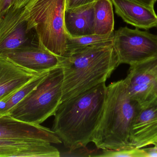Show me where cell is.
<instances>
[{
  "label": "cell",
  "mask_w": 157,
  "mask_h": 157,
  "mask_svg": "<svg viewBox=\"0 0 157 157\" xmlns=\"http://www.w3.org/2000/svg\"><path fill=\"white\" fill-rule=\"evenodd\" d=\"M105 83L61 102L52 131L70 150L86 147L98 126L106 98Z\"/></svg>",
  "instance_id": "obj_1"
},
{
  "label": "cell",
  "mask_w": 157,
  "mask_h": 157,
  "mask_svg": "<svg viewBox=\"0 0 157 157\" xmlns=\"http://www.w3.org/2000/svg\"><path fill=\"white\" fill-rule=\"evenodd\" d=\"M120 64L113 43L94 45L60 57L63 75L61 103L105 83Z\"/></svg>",
  "instance_id": "obj_2"
},
{
  "label": "cell",
  "mask_w": 157,
  "mask_h": 157,
  "mask_svg": "<svg viewBox=\"0 0 157 157\" xmlns=\"http://www.w3.org/2000/svg\"><path fill=\"white\" fill-rule=\"evenodd\" d=\"M140 108L130 96L124 79L110 84L91 142L101 150L131 147L132 126Z\"/></svg>",
  "instance_id": "obj_3"
},
{
  "label": "cell",
  "mask_w": 157,
  "mask_h": 157,
  "mask_svg": "<svg viewBox=\"0 0 157 157\" xmlns=\"http://www.w3.org/2000/svg\"><path fill=\"white\" fill-rule=\"evenodd\" d=\"M66 6V0H37L29 8H22L28 30L35 32L39 45L60 57L67 51Z\"/></svg>",
  "instance_id": "obj_4"
},
{
  "label": "cell",
  "mask_w": 157,
  "mask_h": 157,
  "mask_svg": "<svg viewBox=\"0 0 157 157\" xmlns=\"http://www.w3.org/2000/svg\"><path fill=\"white\" fill-rule=\"evenodd\" d=\"M63 78L60 65L51 70L8 115L18 120L36 124H40L54 116L61 101Z\"/></svg>",
  "instance_id": "obj_5"
},
{
  "label": "cell",
  "mask_w": 157,
  "mask_h": 157,
  "mask_svg": "<svg viewBox=\"0 0 157 157\" xmlns=\"http://www.w3.org/2000/svg\"><path fill=\"white\" fill-rule=\"evenodd\" d=\"M113 45L121 64L130 65L157 55V35L121 27L114 31Z\"/></svg>",
  "instance_id": "obj_6"
},
{
  "label": "cell",
  "mask_w": 157,
  "mask_h": 157,
  "mask_svg": "<svg viewBox=\"0 0 157 157\" xmlns=\"http://www.w3.org/2000/svg\"><path fill=\"white\" fill-rule=\"evenodd\" d=\"M132 99L141 108L157 102V55L130 65L124 79Z\"/></svg>",
  "instance_id": "obj_7"
},
{
  "label": "cell",
  "mask_w": 157,
  "mask_h": 157,
  "mask_svg": "<svg viewBox=\"0 0 157 157\" xmlns=\"http://www.w3.org/2000/svg\"><path fill=\"white\" fill-rule=\"evenodd\" d=\"M32 32L28 30L27 21L23 16L22 8L12 6L0 18V55L37 42L31 39Z\"/></svg>",
  "instance_id": "obj_8"
},
{
  "label": "cell",
  "mask_w": 157,
  "mask_h": 157,
  "mask_svg": "<svg viewBox=\"0 0 157 157\" xmlns=\"http://www.w3.org/2000/svg\"><path fill=\"white\" fill-rule=\"evenodd\" d=\"M0 140L42 141L59 144L61 140L52 130L18 120L9 115H0Z\"/></svg>",
  "instance_id": "obj_9"
},
{
  "label": "cell",
  "mask_w": 157,
  "mask_h": 157,
  "mask_svg": "<svg viewBox=\"0 0 157 157\" xmlns=\"http://www.w3.org/2000/svg\"><path fill=\"white\" fill-rule=\"evenodd\" d=\"M0 57L39 74L51 71L60 65V57L40 46L38 43L25 45L2 53Z\"/></svg>",
  "instance_id": "obj_10"
},
{
  "label": "cell",
  "mask_w": 157,
  "mask_h": 157,
  "mask_svg": "<svg viewBox=\"0 0 157 157\" xmlns=\"http://www.w3.org/2000/svg\"><path fill=\"white\" fill-rule=\"evenodd\" d=\"M157 143V102L140 108L132 126L131 147L144 148Z\"/></svg>",
  "instance_id": "obj_11"
},
{
  "label": "cell",
  "mask_w": 157,
  "mask_h": 157,
  "mask_svg": "<svg viewBox=\"0 0 157 157\" xmlns=\"http://www.w3.org/2000/svg\"><path fill=\"white\" fill-rule=\"evenodd\" d=\"M111 1L116 14L125 23L146 30L157 27V15L155 9L132 0Z\"/></svg>",
  "instance_id": "obj_12"
},
{
  "label": "cell",
  "mask_w": 157,
  "mask_h": 157,
  "mask_svg": "<svg viewBox=\"0 0 157 157\" xmlns=\"http://www.w3.org/2000/svg\"><path fill=\"white\" fill-rule=\"evenodd\" d=\"M40 74L0 57V101Z\"/></svg>",
  "instance_id": "obj_13"
},
{
  "label": "cell",
  "mask_w": 157,
  "mask_h": 157,
  "mask_svg": "<svg viewBox=\"0 0 157 157\" xmlns=\"http://www.w3.org/2000/svg\"><path fill=\"white\" fill-rule=\"evenodd\" d=\"M64 18L65 29L70 37L94 34V2L66 8Z\"/></svg>",
  "instance_id": "obj_14"
},
{
  "label": "cell",
  "mask_w": 157,
  "mask_h": 157,
  "mask_svg": "<svg viewBox=\"0 0 157 157\" xmlns=\"http://www.w3.org/2000/svg\"><path fill=\"white\" fill-rule=\"evenodd\" d=\"M113 5L111 0L94 2V34L107 35L114 31Z\"/></svg>",
  "instance_id": "obj_15"
},
{
  "label": "cell",
  "mask_w": 157,
  "mask_h": 157,
  "mask_svg": "<svg viewBox=\"0 0 157 157\" xmlns=\"http://www.w3.org/2000/svg\"><path fill=\"white\" fill-rule=\"evenodd\" d=\"M49 71L44 72L34 77L32 80L0 101V115H8L11 110L44 79Z\"/></svg>",
  "instance_id": "obj_16"
},
{
  "label": "cell",
  "mask_w": 157,
  "mask_h": 157,
  "mask_svg": "<svg viewBox=\"0 0 157 157\" xmlns=\"http://www.w3.org/2000/svg\"><path fill=\"white\" fill-rule=\"evenodd\" d=\"M113 39L114 31L107 35L91 34L79 37H71L68 36L66 54L94 45L112 43Z\"/></svg>",
  "instance_id": "obj_17"
},
{
  "label": "cell",
  "mask_w": 157,
  "mask_h": 157,
  "mask_svg": "<svg viewBox=\"0 0 157 157\" xmlns=\"http://www.w3.org/2000/svg\"><path fill=\"white\" fill-rule=\"evenodd\" d=\"M43 143V142H42ZM27 148L0 147V157H37L40 155V145Z\"/></svg>",
  "instance_id": "obj_18"
},
{
  "label": "cell",
  "mask_w": 157,
  "mask_h": 157,
  "mask_svg": "<svg viewBox=\"0 0 157 157\" xmlns=\"http://www.w3.org/2000/svg\"><path fill=\"white\" fill-rule=\"evenodd\" d=\"M98 157H148L145 148L125 147L118 150H101Z\"/></svg>",
  "instance_id": "obj_19"
},
{
  "label": "cell",
  "mask_w": 157,
  "mask_h": 157,
  "mask_svg": "<svg viewBox=\"0 0 157 157\" xmlns=\"http://www.w3.org/2000/svg\"><path fill=\"white\" fill-rule=\"evenodd\" d=\"M101 153H99L98 150H90L86 147H79L77 149L70 150L68 152L63 153L61 156L75 157H98Z\"/></svg>",
  "instance_id": "obj_20"
},
{
  "label": "cell",
  "mask_w": 157,
  "mask_h": 157,
  "mask_svg": "<svg viewBox=\"0 0 157 157\" xmlns=\"http://www.w3.org/2000/svg\"><path fill=\"white\" fill-rule=\"evenodd\" d=\"M96 0H69L66 4V8H74L94 2Z\"/></svg>",
  "instance_id": "obj_21"
},
{
  "label": "cell",
  "mask_w": 157,
  "mask_h": 157,
  "mask_svg": "<svg viewBox=\"0 0 157 157\" xmlns=\"http://www.w3.org/2000/svg\"><path fill=\"white\" fill-rule=\"evenodd\" d=\"M13 0H0V18L2 17L13 5Z\"/></svg>",
  "instance_id": "obj_22"
},
{
  "label": "cell",
  "mask_w": 157,
  "mask_h": 157,
  "mask_svg": "<svg viewBox=\"0 0 157 157\" xmlns=\"http://www.w3.org/2000/svg\"><path fill=\"white\" fill-rule=\"evenodd\" d=\"M30 0H13L12 6L14 8H24L28 5Z\"/></svg>",
  "instance_id": "obj_23"
},
{
  "label": "cell",
  "mask_w": 157,
  "mask_h": 157,
  "mask_svg": "<svg viewBox=\"0 0 157 157\" xmlns=\"http://www.w3.org/2000/svg\"><path fill=\"white\" fill-rule=\"evenodd\" d=\"M141 4L144 5L151 9H155V5L157 0H132Z\"/></svg>",
  "instance_id": "obj_24"
},
{
  "label": "cell",
  "mask_w": 157,
  "mask_h": 157,
  "mask_svg": "<svg viewBox=\"0 0 157 157\" xmlns=\"http://www.w3.org/2000/svg\"><path fill=\"white\" fill-rule=\"evenodd\" d=\"M145 149L147 153V157H157V148L151 147L145 148Z\"/></svg>",
  "instance_id": "obj_25"
},
{
  "label": "cell",
  "mask_w": 157,
  "mask_h": 157,
  "mask_svg": "<svg viewBox=\"0 0 157 157\" xmlns=\"http://www.w3.org/2000/svg\"><path fill=\"white\" fill-rule=\"evenodd\" d=\"M36 1L37 0H30V1H29V2L28 4V5L27 6H26L25 8H24V9H27V8L30 7V6H31L33 4L34 2H36Z\"/></svg>",
  "instance_id": "obj_26"
},
{
  "label": "cell",
  "mask_w": 157,
  "mask_h": 157,
  "mask_svg": "<svg viewBox=\"0 0 157 157\" xmlns=\"http://www.w3.org/2000/svg\"><path fill=\"white\" fill-rule=\"evenodd\" d=\"M153 147H154V148H157V143L155 145V146Z\"/></svg>",
  "instance_id": "obj_27"
},
{
  "label": "cell",
  "mask_w": 157,
  "mask_h": 157,
  "mask_svg": "<svg viewBox=\"0 0 157 157\" xmlns=\"http://www.w3.org/2000/svg\"><path fill=\"white\" fill-rule=\"evenodd\" d=\"M68 1H69V0H66V4H67V2H68Z\"/></svg>",
  "instance_id": "obj_28"
}]
</instances>
